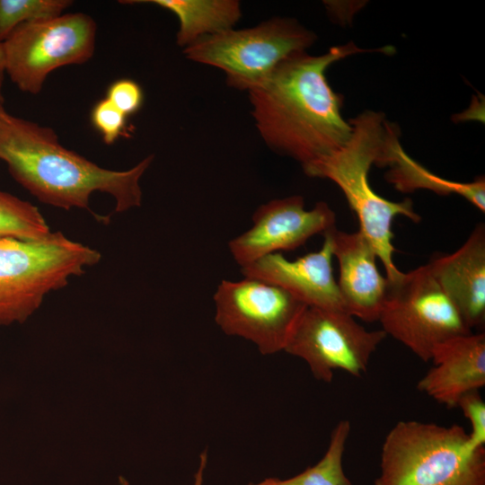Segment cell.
<instances>
[{"instance_id": "1", "label": "cell", "mask_w": 485, "mask_h": 485, "mask_svg": "<svg viewBox=\"0 0 485 485\" xmlns=\"http://www.w3.org/2000/svg\"><path fill=\"white\" fill-rule=\"evenodd\" d=\"M366 52H394L392 47L366 49L353 41L313 56L291 54L248 91L256 127L269 148L302 166L341 147L352 127L341 115L343 96L330 85L328 67Z\"/></svg>"}, {"instance_id": "2", "label": "cell", "mask_w": 485, "mask_h": 485, "mask_svg": "<svg viewBox=\"0 0 485 485\" xmlns=\"http://www.w3.org/2000/svg\"><path fill=\"white\" fill-rule=\"evenodd\" d=\"M153 159L148 155L126 171L100 167L60 145L51 128L0 108V160L20 185L45 204L89 209L91 195L101 191L114 198L117 213L140 207L139 181Z\"/></svg>"}, {"instance_id": "3", "label": "cell", "mask_w": 485, "mask_h": 485, "mask_svg": "<svg viewBox=\"0 0 485 485\" xmlns=\"http://www.w3.org/2000/svg\"><path fill=\"white\" fill-rule=\"evenodd\" d=\"M352 132L339 149L303 165L309 177L332 181L343 192L359 222L360 231L374 247L390 281L401 272L392 256V220L403 216L417 223L420 216L414 211L412 201H391L372 189L368 173L372 165L385 166L388 146L400 133L398 127L388 121L384 113L365 110L348 119Z\"/></svg>"}, {"instance_id": "4", "label": "cell", "mask_w": 485, "mask_h": 485, "mask_svg": "<svg viewBox=\"0 0 485 485\" xmlns=\"http://www.w3.org/2000/svg\"><path fill=\"white\" fill-rule=\"evenodd\" d=\"M375 485H485V448L456 424L399 421L384 440Z\"/></svg>"}, {"instance_id": "5", "label": "cell", "mask_w": 485, "mask_h": 485, "mask_svg": "<svg viewBox=\"0 0 485 485\" xmlns=\"http://www.w3.org/2000/svg\"><path fill=\"white\" fill-rule=\"evenodd\" d=\"M101 257L61 232L38 240L0 238V325L25 322L47 294L66 287Z\"/></svg>"}, {"instance_id": "6", "label": "cell", "mask_w": 485, "mask_h": 485, "mask_svg": "<svg viewBox=\"0 0 485 485\" xmlns=\"http://www.w3.org/2000/svg\"><path fill=\"white\" fill-rule=\"evenodd\" d=\"M316 35L293 18L275 17L243 30L203 37L183 50L187 58L222 69L229 86L249 91L287 57L306 51Z\"/></svg>"}, {"instance_id": "7", "label": "cell", "mask_w": 485, "mask_h": 485, "mask_svg": "<svg viewBox=\"0 0 485 485\" xmlns=\"http://www.w3.org/2000/svg\"><path fill=\"white\" fill-rule=\"evenodd\" d=\"M378 321L421 360H430L442 342L472 333L427 264L390 281Z\"/></svg>"}, {"instance_id": "8", "label": "cell", "mask_w": 485, "mask_h": 485, "mask_svg": "<svg viewBox=\"0 0 485 485\" xmlns=\"http://www.w3.org/2000/svg\"><path fill=\"white\" fill-rule=\"evenodd\" d=\"M96 30L83 13L22 23L2 43L4 71L19 90L37 94L52 71L93 57Z\"/></svg>"}, {"instance_id": "9", "label": "cell", "mask_w": 485, "mask_h": 485, "mask_svg": "<svg viewBox=\"0 0 485 485\" xmlns=\"http://www.w3.org/2000/svg\"><path fill=\"white\" fill-rule=\"evenodd\" d=\"M214 302L221 330L252 341L264 355L285 349L307 307L282 287L250 277L223 280Z\"/></svg>"}, {"instance_id": "10", "label": "cell", "mask_w": 485, "mask_h": 485, "mask_svg": "<svg viewBox=\"0 0 485 485\" xmlns=\"http://www.w3.org/2000/svg\"><path fill=\"white\" fill-rule=\"evenodd\" d=\"M386 336L383 330L367 331L343 310L307 306L284 351L304 359L316 379L330 383L338 369L357 377L365 374Z\"/></svg>"}, {"instance_id": "11", "label": "cell", "mask_w": 485, "mask_h": 485, "mask_svg": "<svg viewBox=\"0 0 485 485\" xmlns=\"http://www.w3.org/2000/svg\"><path fill=\"white\" fill-rule=\"evenodd\" d=\"M252 222L250 229L228 242L240 267L268 254L295 250L313 235L335 226L336 215L323 201L306 210L303 197L291 196L260 206Z\"/></svg>"}, {"instance_id": "12", "label": "cell", "mask_w": 485, "mask_h": 485, "mask_svg": "<svg viewBox=\"0 0 485 485\" xmlns=\"http://www.w3.org/2000/svg\"><path fill=\"white\" fill-rule=\"evenodd\" d=\"M322 234L323 243L317 251L295 260L280 252L268 254L241 267V272L282 287L307 306L345 311L333 275L331 241Z\"/></svg>"}, {"instance_id": "13", "label": "cell", "mask_w": 485, "mask_h": 485, "mask_svg": "<svg viewBox=\"0 0 485 485\" xmlns=\"http://www.w3.org/2000/svg\"><path fill=\"white\" fill-rule=\"evenodd\" d=\"M324 233L339 261L337 284L344 310L367 322L378 321L390 280L378 270L374 247L360 231L347 233L333 226Z\"/></svg>"}, {"instance_id": "14", "label": "cell", "mask_w": 485, "mask_h": 485, "mask_svg": "<svg viewBox=\"0 0 485 485\" xmlns=\"http://www.w3.org/2000/svg\"><path fill=\"white\" fill-rule=\"evenodd\" d=\"M432 275L472 330L485 322V226L478 224L451 254L433 256Z\"/></svg>"}, {"instance_id": "15", "label": "cell", "mask_w": 485, "mask_h": 485, "mask_svg": "<svg viewBox=\"0 0 485 485\" xmlns=\"http://www.w3.org/2000/svg\"><path fill=\"white\" fill-rule=\"evenodd\" d=\"M433 366L418 383V389L448 408L457 406L467 392L485 385V334L469 333L437 345Z\"/></svg>"}, {"instance_id": "16", "label": "cell", "mask_w": 485, "mask_h": 485, "mask_svg": "<svg viewBox=\"0 0 485 485\" xmlns=\"http://www.w3.org/2000/svg\"><path fill=\"white\" fill-rule=\"evenodd\" d=\"M123 3H153L172 12L179 20L176 36L180 47H188L198 40L233 29L242 13L235 0H149Z\"/></svg>"}, {"instance_id": "17", "label": "cell", "mask_w": 485, "mask_h": 485, "mask_svg": "<svg viewBox=\"0 0 485 485\" xmlns=\"http://www.w3.org/2000/svg\"><path fill=\"white\" fill-rule=\"evenodd\" d=\"M385 174L387 181L401 192H412L418 189L431 190L438 194L455 193L470 203L485 211V179L483 176L472 182L451 181L433 174L412 160L402 149L400 142L392 148Z\"/></svg>"}, {"instance_id": "18", "label": "cell", "mask_w": 485, "mask_h": 485, "mask_svg": "<svg viewBox=\"0 0 485 485\" xmlns=\"http://www.w3.org/2000/svg\"><path fill=\"white\" fill-rule=\"evenodd\" d=\"M349 433V421H340L331 434L324 455L316 464L286 480L267 478L247 485H353L343 469V455Z\"/></svg>"}, {"instance_id": "19", "label": "cell", "mask_w": 485, "mask_h": 485, "mask_svg": "<svg viewBox=\"0 0 485 485\" xmlns=\"http://www.w3.org/2000/svg\"><path fill=\"white\" fill-rule=\"evenodd\" d=\"M50 233L37 207L0 190V238L38 240Z\"/></svg>"}, {"instance_id": "20", "label": "cell", "mask_w": 485, "mask_h": 485, "mask_svg": "<svg viewBox=\"0 0 485 485\" xmlns=\"http://www.w3.org/2000/svg\"><path fill=\"white\" fill-rule=\"evenodd\" d=\"M72 3L68 0H0V43L19 25L57 17Z\"/></svg>"}, {"instance_id": "21", "label": "cell", "mask_w": 485, "mask_h": 485, "mask_svg": "<svg viewBox=\"0 0 485 485\" xmlns=\"http://www.w3.org/2000/svg\"><path fill=\"white\" fill-rule=\"evenodd\" d=\"M91 120L107 145H112L120 136L126 135L127 116L107 98L93 106Z\"/></svg>"}, {"instance_id": "22", "label": "cell", "mask_w": 485, "mask_h": 485, "mask_svg": "<svg viewBox=\"0 0 485 485\" xmlns=\"http://www.w3.org/2000/svg\"><path fill=\"white\" fill-rule=\"evenodd\" d=\"M463 412L471 424L469 437L471 442L478 447L485 445V403L479 391H472L463 395L457 406Z\"/></svg>"}, {"instance_id": "23", "label": "cell", "mask_w": 485, "mask_h": 485, "mask_svg": "<svg viewBox=\"0 0 485 485\" xmlns=\"http://www.w3.org/2000/svg\"><path fill=\"white\" fill-rule=\"evenodd\" d=\"M106 98L128 117L141 108L144 94L137 82L130 79H119L110 85Z\"/></svg>"}, {"instance_id": "24", "label": "cell", "mask_w": 485, "mask_h": 485, "mask_svg": "<svg viewBox=\"0 0 485 485\" xmlns=\"http://www.w3.org/2000/svg\"><path fill=\"white\" fill-rule=\"evenodd\" d=\"M207 463V453L202 452L200 454V462L198 469L194 477V485H202L203 483V472ZM120 485H128V482L123 478L119 477Z\"/></svg>"}, {"instance_id": "25", "label": "cell", "mask_w": 485, "mask_h": 485, "mask_svg": "<svg viewBox=\"0 0 485 485\" xmlns=\"http://www.w3.org/2000/svg\"><path fill=\"white\" fill-rule=\"evenodd\" d=\"M0 72H4V53L2 43H0Z\"/></svg>"}, {"instance_id": "26", "label": "cell", "mask_w": 485, "mask_h": 485, "mask_svg": "<svg viewBox=\"0 0 485 485\" xmlns=\"http://www.w3.org/2000/svg\"><path fill=\"white\" fill-rule=\"evenodd\" d=\"M3 72H0V83H1V75H2ZM1 103H0V108H1Z\"/></svg>"}]
</instances>
